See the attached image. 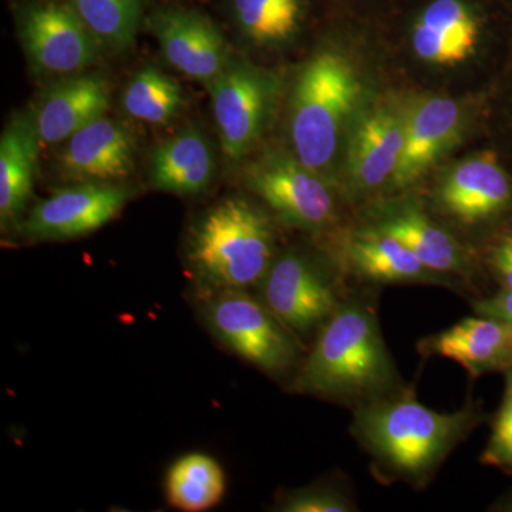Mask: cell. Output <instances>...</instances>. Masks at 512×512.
<instances>
[{"label":"cell","mask_w":512,"mask_h":512,"mask_svg":"<svg viewBox=\"0 0 512 512\" xmlns=\"http://www.w3.org/2000/svg\"><path fill=\"white\" fill-rule=\"evenodd\" d=\"M481 421L474 400L456 412L439 413L419 402L413 387L404 386L355 407L350 433L369 454L382 483L423 488Z\"/></svg>","instance_id":"6da1fadb"},{"label":"cell","mask_w":512,"mask_h":512,"mask_svg":"<svg viewBox=\"0 0 512 512\" xmlns=\"http://www.w3.org/2000/svg\"><path fill=\"white\" fill-rule=\"evenodd\" d=\"M406 386L386 342L375 303L363 295L343 299L319 329L295 390L353 409Z\"/></svg>","instance_id":"7a4b0ae2"},{"label":"cell","mask_w":512,"mask_h":512,"mask_svg":"<svg viewBox=\"0 0 512 512\" xmlns=\"http://www.w3.org/2000/svg\"><path fill=\"white\" fill-rule=\"evenodd\" d=\"M367 106L365 77L348 53L335 47L313 53L289 101L292 153L333 183L336 160Z\"/></svg>","instance_id":"3957f363"},{"label":"cell","mask_w":512,"mask_h":512,"mask_svg":"<svg viewBox=\"0 0 512 512\" xmlns=\"http://www.w3.org/2000/svg\"><path fill=\"white\" fill-rule=\"evenodd\" d=\"M187 256L192 271L211 288H249L264 281L274 264V227L252 202L225 198L192 227Z\"/></svg>","instance_id":"277c9868"},{"label":"cell","mask_w":512,"mask_h":512,"mask_svg":"<svg viewBox=\"0 0 512 512\" xmlns=\"http://www.w3.org/2000/svg\"><path fill=\"white\" fill-rule=\"evenodd\" d=\"M208 87L222 151L231 161L241 160L251 153L271 123L281 94V79L232 56Z\"/></svg>","instance_id":"5b68a950"},{"label":"cell","mask_w":512,"mask_h":512,"mask_svg":"<svg viewBox=\"0 0 512 512\" xmlns=\"http://www.w3.org/2000/svg\"><path fill=\"white\" fill-rule=\"evenodd\" d=\"M249 190L289 227L319 231L335 220L333 183L279 148L265 150L244 171Z\"/></svg>","instance_id":"8992f818"},{"label":"cell","mask_w":512,"mask_h":512,"mask_svg":"<svg viewBox=\"0 0 512 512\" xmlns=\"http://www.w3.org/2000/svg\"><path fill=\"white\" fill-rule=\"evenodd\" d=\"M208 325L232 352L268 375H282L298 360V346L264 301L245 289H224L208 303Z\"/></svg>","instance_id":"52a82bcc"},{"label":"cell","mask_w":512,"mask_h":512,"mask_svg":"<svg viewBox=\"0 0 512 512\" xmlns=\"http://www.w3.org/2000/svg\"><path fill=\"white\" fill-rule=\"evenodd\" d=\"M262 296L269 311L298 335L322 328L345 299L328 271L293 252L275 259L262 281Z\"/></svg>","instance_id":"ba28073f"},{"label":"cell","mask_w":512,"mask_h":512,"mask_svg":"<svg viewBox=\"0 0 512 512\" xmlns=\"http://www.w3.org/2000/svg\"><path fill=\"white\" fill-rule=\"evenodd\" d=\"M369 106L345 144V187L353 195L370 194L392 183L406 141V106L390 101Z\"/></svg>","instance_id":"9c48e42d"},{"label":"cell","mask_w":512,"mask_h":512,"mask_svg":"<svg viewBox=\"0 0 512 512\" xmlns=\"http://www.w3.org/2000/svg\"><path fill=\"white\" fill-rule=\"evenodd\" d=\"M128 198V188L101 181L62 188L37 202L23 222V234L33 239L82 237L109 224Z\"/></svg>","instance_id":"30bf717a"},{"label":"cell","mask_w":512,"mask_h":512,"mask_svg":"<svg viewBox=\"0 0 512 512\" xmlns=\"http://www.w3.org/2000/svg\"><path fill=\"white\" fill-rule=\"evenodd\" d=\"M20 37L37 69L53 74L86 69L96 60L100 47L72 6L60 3H43L26 10Z\"/></svg>","instance_id":"8fae6325"},{"label":"cell","mask_w":512,"mask_h":512,"mask_svg":"<svg viewBox=\"0 0 512 512\" xmlns=\"http://www.w3.org/2000/svg\"><path fill=\"white\" fill-rule=\"evenodd\" d=\"M466 113L458 101L426 96L406 106V141L392 188L403 190L419 181L463 136Z\"/></svg>","instance_id":"7c38bea8"},{"label":"cell","mask_w":512,"mask_h":512,"mask_svg":"<svg viewBox=\"0 0 512 512\" xmlns=\"http://www.w3.org/2000/svg\"><path fill=\"white\" fill-rule=\"evenodd\" d=\"M436 204L458 224H485L511 207L512 183L494 154H477L444 175L437 187Z\"/></svg>","instance_id":"4fadbf2b"},{"label":"cell","mask_w":512,"mask_h":512,"mask_svg":"<svg viewBox=\"0 0 512 512\" xmlns=\"http://www.w3.org/2000/svg\"><path fill=\"white\" fill-rule=\"evenodd\" d=\"M148 26L165 60L197 82L210 86L232 57L221 30L195 10H160L148 19Z\"/></svg>","instance_id":"5bb4252c"},{"label":"cell","mask_w":512,"mask_h":512,"mask_svg":"<svg viewBox=\"0 0 512 512\" xmlns=\"http://www.w3.org/2000/svg\"><path fill=\"white\" fill-rule=\"evenodd\" d=\"M346 271L357 281L380 285H437L461 288V279L427 268L399 239L366 225L343 247Z\"/></svg>","instance_id":"9a60e30c"},{"label":"cell","mask_w":512,"mask_h":512,"mask_svg":"<svg viewBox=\"0 0 512 512\" xmlns=\"http://www.w3.org/2000/svg\"><path fill=\"white\" fill-rule=\"evenodd\" d=\"M367 225L399 239L433 271L456 276L461 281L473 275L463 245L446 228L431 220L416 201L380 205Z\"/></svg>","instance_id":"2e32d148"},{"label":"cell","mask_w":512,"mask_h":512,"mask_svg":"<svg viewBox=\"0 0 512 512\" xmlns=\"http://www.w3.org/2000/svg\"><path fill=\"white\" fill-rule=\"evenodd\" d=\"M417 350L423 357L454 360L471 377L505 372L512 366V325L488 316L466 318L421 339Z\"/></svg>","instance_id":"e0dca14e"},{"label":"cell","mask_w":512,"mask_h":512,"mask_svg":"<svg viewBox=\"0 0 512 512\" xmlns=\"http://www.w3.org/2000/svg\"><path fill=\"white\" fill-rule=\"evenodd\" d=\"M64 173L90 181L120 180L133 173L136 141L117 121L100 117L66 141Z\"/></svg>","instance_id":"ac0fdd59"},{"label":"cell","mask_w":512,"mask_h":512,"mask_svg":"<svg viewBox=\"0 0 512 512\" xmlns=\"http://www.w3.org/2000/svg\"><path fill=\"white\" fill-rule=\"evenodd\" d=\"M109 107V84L100 76L83 74L64 79L43 94L35 111L40 141L49 146L64 143L103 117Z\"/></svg>","instance_id":"d6986e66"},{"label":"cell","mask_w":512,"mask_h":512,"mask_svg":"<svg viewBox=\"0 0 512 512\" xmlns=\"http://www.w3.org/2000/svg\"><path fill=\"white\" fill-rule=\"evenodd\" d=\"M480 26L463 0H434L414 23L412 43L421 60L436 66L466 62L476 52Z\"/></svg>","instance_id":"ffe728a7"},{"label":"cell","mask_w":512,"mask_h":512,"mask_svg":"<svg viewBox=\"0 0 512 512\" xmlns=\"http://www.w3.org/2000/svg\"><path fill=\"white\" fill-rule=\"evenodd\" d=\"M40 141L35 113H19L0 137V221L5 228L25 210L35 180Z\"/></svg>","instance_id":"44dd1931"},{"label":"cell","mask_w":512,"mask_h":512,"mask_svg":"<svg viewBox=\"0 0 512 512\" xmlns=\"http://www.w3.org/2000/svg\"><path fill=\"white\" fill-rule=\"evenodd\" d=\"M215 175L214 151L197 128H185L168 138L151 156V184L174 194H200Z\"/></svg>","instance_id":"7402d4cb"},{"label":"cell","mask_w":512,"mask_h":512,"mask_svg":"<svg viewBox=\"0 0 512 512\" xmlns=\"http://www.w3.org/2000/svg\"><path fill=\"white\" fill-rule=\"evenodd\" d=\"M168 503L187 512L207 511L225 494L220 464L205 454L192 453L175 461L165 480Z\"/></svg>","instance_id":"603a6c76"},{"label":"cell","mask_w":512,"mask_h":512,"mask_svg":"<svg viewBox=\"0 0 512 512\" xmlns=\"http://www.w3.org/2000/svg\"><path fill=\"white\" fill-rule=\"evenodd\" d=\"M235 22L244 36L258 46L278 47L301 32L305 0H232Z\"/></svg>","instance_id":"cb8c5ba5"},{"label":"cell","mask_w":512,"mask_h":512,"mask_svg":"<svg viewBox=\"0 0 512 512\" xmlns=\"http://www.w3.org/2000/svg\"><path fill=\"white\" fill-rule=\"evenodd\" d=\"M180 84L154 66L134 74L124 92V109L134 119L150 124H168L183 107Z\"/></svg>","instance_id":"d4e9b609"},{"label":"cell","mask_w":512,"mask_h":512,"mask_svg":"<svg viewBox=\"0 0 512 512\" xmlns=\"http://www.w3.org/2000/svg\"><path fill=\"white\" fill-rule=\"evenodd\" d=\"M100 45L124 50L134 45L143 0H69Z\"/></svg>","instance_id":"484cf974"},{"label":"cell","mask_w":512,"mask_h":512,"mask_svg":"<svg viewBox=\"0 0 512 512\" xmlns=\"http://www.w3.org/2000/svg\"><path fill=\"white\" fill-rule=\"evenodd\" d=\"M480 461L484 466L512 473V366L505 370L503 403L495 417L490 440Z\"/></svg>","instance_id":"4316f807"},{"label":"cell","mask_w":512,"mask_h":512,"mask_svg":"<svg viewBox=\"0 0 512 512\" xmlns=\"http://www.w3.org/2000/svg\"><path fill=\"white\" fill-rule=\"evenodd\" d=\"M357 505L349 495L335 487L316 485L302 488L286 495L278 505L282 512H352L357 511Z\"/></svg>","instance_id":"83f0119b"},{"label":"cell","mask_w":512,"mask_h":512,"mask_svg":"<svg viewBox=\"0 0 512 512\" xmlns=\"http://www.w3.org/2000/svg\"><path fill=\"white\" fill-rule=\"evenodd\" d=\"M495 278L505 291H512V231L495 244L490 255Z\"/></svg>","instance_id":"f1b7e54d"},{"label":"cell","mask_w":512,"mask_h":512,"mask_svg":"<svg viewBox=\"0 0 512 512\" xmlns=\"http://www.w3.org/2000/svg\"><path fill=\"white\" fill-rule=\"evenodd\" d=\"M473 309L477 315L501 319L512 325V291H505L503 289V291L491 296V298L474 302Z\"/></svg>","instance_id":"f546056e"},{"label":"cell","mask_w":512,"mask_h":512,"mask_svg":"<svg viewBox=\"0 0 512 512\" xmlns=\"http://www.w3.org/2000/svg\"><path fill=\"white\" fill-rule=\"evenodd\" d=\"M505 510L512 511V497L510 498V501H507V504H505Z\"/></svg>","instance_id":"4dcf8cb0"}]
</instances>
